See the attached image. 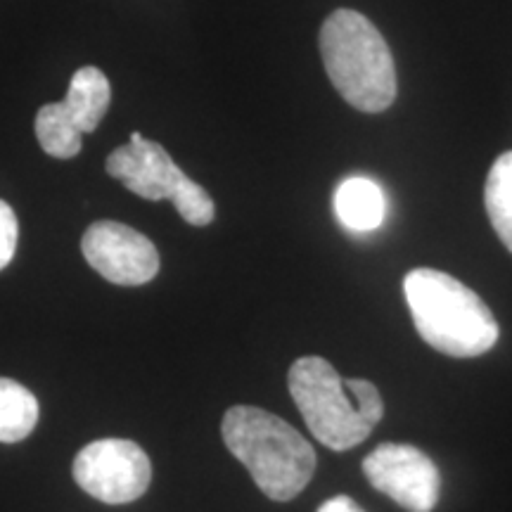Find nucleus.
<instances>
[{
	"mask_svg": "<svg viewBox=\"0 0 512 512\" xmlns=\"http://www.w3.org/2000/svg\"><path fill=\"white\" fill-rule=\"evenodd\" d=\"M223 444L271 501H292L316 472V451L290 422L254 406H233L221 422Z\"/></svg>",
	"mask_w": 512,
	"mask_h": 512,
	"instance_id": "f257e3e1",
	"label": "nucleus"
},
{
	"mask_svg": "<svg viewBox=\"0 0 512 512\" xmlns=\"http://www.w3.org/2000/svg\"><path fill=\"white\" fill-rule=\"evenodd\" d=\"M415 330L432 349L453 358H475L494 349L498 323L475 290L444 271L415 268L403 280Z\"/></svg>",
	"mask_w": 512,
	"mask_h": 512,
	"instance_id": "f03ea898",
	"label": "nucleus"
},
{
	"mask_svg": "<svg viewBox=\"0 0 512 512\" xmlns=\"http://www.w3.org/2000/svg\"><path fill=\"white\" fill-rule=\"evenodd\" d=\"M320 55L337 93L356 110L384 112L396 98L392 50L361 12L335 10L320 29Z\"/></svg>",
	"mask_w": 512,
	"mask_h": 512,
	"instance_id": "7ed1b4c3",
	"label": "nucleus"
},
{
	"mask_svg": "<svg viewBox=\"0 0 512 512\" xmlns=\"http://www.w3.org/2000/svg\"><path fill=\"white\" fill-rule=\"evenodd\" d=\"M287 387L313 437L332 451H349L373 432L344 380L325 358H297L287 375Z\"/></svg>",
	"mask_w": 512,
	"mask_h": 512,
	"instance_id": "20e7f679",
	"label": "nucleus"
},
{
	"mask_svg": "<svg viewBox=\"0 0 512 512\" xmlns=\"http://www.w3.org/2000/svg\"><path fill=\"white\" fill-rule=\"evenodd\" d=\"M112 102V88L98 67H81L69 81L67 98L43 105L36 114V138L55 159L81 152V136L100 126Z\"/></svg>",
	"mask_w": 512,
	"mask_h": 512,
	"instance_id": "39448f33",
	"label": "nucleus"
},
{
	"mask_svg": "<svg viewBox=\"0 0 512 512\" xmlns=\"http://www.w3.org/2000/svg\"><path fill=\"white\" fill-rule=\"evenodd\" d=\"M72 472L88 496L107 505L138 501L152 482L150 458L128 439H100L81 448Z\"/></svg>",
	"mask_w": 512,
	"mask_h": 512,
	"instance_id": "423d86ee",
	"label": "nucleus"
},
{
	"mask_svg": "<svg viewBox=\"0 0 512 512\" xmlns=\"http://www.w3.org/2000/svg\"><path fill=\"white\" fill-rule=\"evenodd\" d=\"M373 489L408 512H432L439 503L441 477L427 453L411 444H382L363 460Z\"/></svg>",
	"mask_w": 512,
	"mask_h": 512,
	"instance_id": "0eeeda50",
	"label": "nucleus"
},
{
	"mask_svg": "<svg viewBox=\"0 0 512 512\" xmlns=\"http://www.w3.org/2000/svg\"><path fill=\"white\" fill-rule=\"evenodd\" d=\"M81 252L88 264L114 285H145L159 273V252L150 238L117 221L93 223L83 233Z\"/></svg>",
	"mask_w": 512,
	"mask_h": 512,
	"instance_id": "6e6552de",
	"label": "nucleus"
},
{
	"mask_svg": "<svg viewBox=\"0 0 512 512\" xmlns=\"http://www.w3.org/2000/svg\"><path fill=\"white\" fill-rule=\"evenodd\" d=\"M105 166L112 178L124 183L138 197L152 202H174L190 181L162 145L143 138L138 131L131 133L126 145L117 147L107 157Z\"/></svg>",
	"mask_w": 512,
	"mask_h": 512,
	"instance_id": "1a4fd4ad",
	"label": "nucleus"
},
{
	"mask_svg": "<svg viewBox=\"0 0 512 512\" xmlns=\"http://www.w3.org/2000/svg\"><path fill=\"white\" fill-rule=\"evenodd\" d=\"M335 211L339 223L351 233H370L382 226L387 216V200L375 181L366 176H351L339 183Z\"/></svg>",
	"mask_w": 512,
	"mask_h": 512,
	"instance_id": "9d476101",
	"label": "nucleus"
},
{
	"mask_svg": "<svg viewBox=\"0 0 512 512\" xmlns=\"http://www.w3.org/2000/svg\"><path fill=\"white\" fill-rule=\"evenodd\" d=\"M36 396L24 384L0 377V441L17 444L24 441L38 425Z\"/></svg>",
	"mask_w": 512,
	"mask_h": 512,
	"instance_id": "9b49d317",
	"label": "nucleus"
},
{
	"mask_svg": "<svg viewBox=\"0 0 512 512\" xmlns=\"http://www.w3.org/2000/svg\"><path fill=\"white\" fill-rule=\"evenodd\" d=\"M484 204L496 235L512 254V152H505L491 166L484 188Z\"/></svg>",
	"mask_w": 512,
	"mask_h": 512,
	"instance_id": "f8f14e48",
	"label": "nucleus"
},
{
	"mask_svg": "<svg viewBox=\"0 0 512 512\" xmlns=\"http://www.w3.org/2000/svg\"><path fill=\"white\" fill-rule=\"evenodd\" d=\"M344 387L349 389V394L354 396L358 411H361L363 418H366L370 425H380L382 415H384V403H382V396H380V389L375 387L373 382L368 380H344Z\"/></svg>",
	"mask_w": 512,
	"mask_h": 512,
	"instance_id": "ddd939ff",
	"label": "nucleus"
},
{
	"mask_svg": "<svg viewBox=\"0 0 512 512\" xmlns=\"http://www.w3.org/2000/svg\"><path fill=\"white\" fill-rule=\"evenodd\" d=\"M19 240V226L17 216L12 207L5 200H0V271L10 264L15 256Z\"/></svg>",
	"mask_w": 512,
	"mask_h": 512,
	"instance_id": "4468645a",
	"label": "nucleus"
},
{
	"mask_svg": "<svg viewBox=\"0 0 512 512\" xmlns=\"http://www.w3.org/2000/svg\"><path fill=\"white\" fill-rule=\"evenodd\" d=\"M318 512H366L358 505L354 498L349 496H335L330 498V501H325L323 505H320Z\"/></svg>",
	"mask_w": 512,
	"mask_h": 512,
	"instance_id": "2eb2a0df",
	"label": "nucleus"
}]
</instances>
